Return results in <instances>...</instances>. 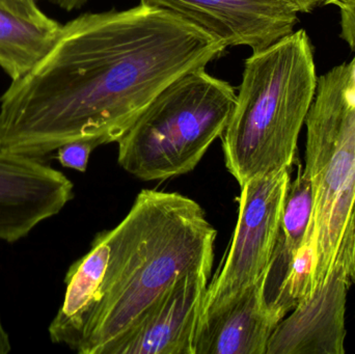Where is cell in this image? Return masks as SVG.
Listing matches in <instances>:
<instances>
[{
    "label": "cell",
    "mask_w": 355,
    "mask_h": 354,
    "mask_svg": "<svg viewBox=\"0 0 355 354\" xmlns=\"http://www.w3.org/2000/svg\"><path fill=\"white\" fill-rule=\"evenodd\" d=\"M225 45L162 8L87 12L0 98V149L44 159L78 139L116 143L166 87Z\"/></svg>",
    "instance_id": "1"
},
{
    "label": "cell",
    "mask_w": 355,
    "mask_h": 354,
    "mask_svg": "<svg viewBox=\"0 0 355 354\" xmlns=\"http://www.w3.org/2000/svg\"><path fill=\"white\" fill-rule=\"evenodd\" d=\"M217 231L178 193L143 191L126 218L99 233L66 278L69 348L107 354L186 274L212 272Z\"/></svg>",
    "instance_id": "2"
},
{
    "label": "cell",
    "mask_w": 355,
    "mask_h": 354,
    "mask_svg": "<svg viewBox=\"0 0 355 354\" xmlns=\"http://www.w3.org/2000/svg\"><path fill=\"white\" fill-rule=\"evenodd\" d=\"M314 52L304 29L252 52L221 135L225 168L240 187L289 168L316 94Z\"/></svg>",
    "instance_id": "3"
},
{
    "label": "cell",
    "mask_w": 355,
    "mask_h": 354,
    "mask_svg": "<svg viewBox=\"0 0 355 354\" xmlns=\"http://www.w3.org/2000/svg\"><path fill=\"white\" fill-rule=\"evenodd\" d=\"M347 64L318 78L306 116V168L314 193V289L336 266L355 285V106L345 95Z\"/></svg>",
    "instance_id": "4"
},
{
    "label": "cell",
    "mask_w": 355,
    "mask_h": 354,
    "mask_svg": "<svg viewBox=\"0 0 355 354\" xmlns=\"http://www.w3.org/2000/svg\"><path fill=\"white\" fill-rule=\"evenodd\" d=\"M235 100V87L205 68L186 73L156 96L116 141L119 164L144 181L188 174L223 135Z\"/></svg>",
    "instance_id": "5"
},
{
    "label": "cell",
    "mask_w": 355,
    "mask_h": 354,
    "mask_svg": "<svg viewBox=\"0 0 355 354\" xmlns=\"http://www.w3.org/2000/svg\"><path fill=\"white\" fill-rule=\"evenodd\" d=\"M290 182V170L285 168L241 186L233 240L223 267L207 288L202 313L237 297L266 274Z\"/></svg>",
    "instance_id": "6"
},
{
    "label": "cell",
    "mask_w": 355,
    "mask_h": 354,
    "mask_svg": "<svg viewBox=\"0 0 355 354\" xmlns=\"http://www.w3.org/2000/svg\"><path fill=\"white\" fill-rule=\"evenodd\" d=\"M206 31L225 47L265 49L293 33L298 22L290 0H141Z\"/></svg>",
    "instance_id": "7"
},
{
    "label": "cell",
    "mask_w": 355,
    "mask_h": 354,
    "mask_svg": "<svg viewBox=\"0 0 355 354\" xmlns=\"http://www.w3.org/2000/svg\"><path fill=\"white\" fill-rule=\"evenodd\" d=\"M73 183L44 159L0 149V239L15 243L60 213L73 199Z\"/></svg>",
    "instance_id": "8"
},
{
    "label": "cell",
    "mask_w": 355,
    "mask_h": 354,
    "mask_svg": "<svg viewBox=\"0 0 355 354\" xmlns=\"http://www.w3.org/2000/svg\"><path fill=\"white\" fill-rule=\"evenodd\" d=\"M210 276L194 272L177 281L107 354H194Z\"/></svg>",
    "instance_id": "9"
},
{
    "label": "cell",
    "mask_w": 355,
    "mask_h": 354,
    "mask_svg": "<svg viewBox=\"0 0 355 354\" xmlns=\"http://www.w3.org/2000/svg\"><path fill=\"white\" fill-rule=\"evenodd\" d=\"M352 281L339 266L300 301L271 335L266 354H343Z\"/></svg>",
    "instance_id": "10"
},
{
    "label": "cell",
    "mask_w": 355,
    "mask_h": 354,
    "mask_svg": "<svg viewBox=\"0 0 355 354\" xmlns=\"http://www.w3.org/2000/svg\"><path fill=\"white\" fill-rule=\"evenodd\" d=\"M264 278L202 314L194 354H266L281 320L265 303Z\"/></svg>",
    "instance_id": "11"
},
{
    "label": "cell",
    "mask_w": 355,
    "mask_h": 354,
    "mask_svg": "<svg viewBox=\"0 0 355 354\" xmlns=\"http://www.w3.org/2000/svg\"><path fill=\"white\" fill-rule=\"evenodd\" d=\"M60 28L37 0H0V68L12 80L24 76L51 48Z\"/></svg>",
    "instance_id": "12"
},
{
    "label": "cell",
    "mask_w": 355,
    "mask_h": 354,
    "mask_svg": "<svg viewBox=\"0 0 355 354\" xmlns=\"http://www.w3.org/2000/svg\"><path fill=\"white\" fill-rule=\"evenodd\" d=\"M313 211L312 182L300 168L297 177L290 182L288 188L279 235L264 278L265 303L277 318H279L277 306L284 285L296 254L304 245L309 230L313 226Z\"/></svg>",
    "instance_id": "13"
},
{
    "label": "cell",
    "mask_w": 355,
    "mask_h": 354,
    "mask_svg": "<svg viewBox=\"0 0 355 354\" xmlns=\"http://www.w3.org/2000/svg\"><path fill=\"white\" fill-rule=\"evenodd\" d=\"M101 145L97 139H78L71 141L58 149L56 159L64 168L85 172L93 150Z\"/></svg>",
    "instance_id": "14"
},
{
    "label": "cell",
    "mask_w": 355,
    "mask_h": 354,
    "mask_svg": "<svg viewBox=\"0 0 355 354\" xmlns=\"http://www.w3.org/2000/svg\"><path fill=\"white\" fill-rule=\"evenodd\" d=\"M334 6H337L340 10V35L355 52V0H336Z\"/></svg>",
    "instance_id": "15"
},
{
    "label": "cell",
    "mask_w": 355,
    "mask_h": 354,
    "mask_svg": "<svg viewBox=\"0 0 355 354\" xmlns=\"http://www.w3.org/2000/svg\"><path fill=\"white\" fill-rule=\"evenodd\" d=\"M345 95L348 101L355 106V57L347 64L346 73Z\"/></svg>",
    "instance_id": "16"
},
{
    "label": "cell",
    "mask_w": 355,
    "mask_h": 354,
    "mask_svg": "<svg viewBox=\"0 0 355 354\" xmlns=\"http://www.w3.org/2000/svg\"><path fill=\"white\" fill-rule=\"evenodd\" d=\"M300 12H311L315 8L335 3L336 0H290Z\"/></svg>",
    "instance_id": "17"
},
{
    "label": "cell",
    "mask_w": 355,
    "mask_h": 354,
    "mask_svg": "<svg viewBox=\"0 0 355 354\" xmlns=\"http://www.w3.org/2000/svg\"><path fill=\"white\" fill-rule=\"evenodd\" d=\"M46 1L55 4V6H60V8L67 10V12H72V10L83 8L89 0H46Z\"/></svg>",
    "instance_id": "18"
},
{
    "label": "cell",
    "mask_w": 355,
    "mask_h": 354,
    "mask_svg": "<svg viewBox=\"0 0 355 354\" xmlns=\"http://www.w3.org/2000/svg\"><path fill=\"white\" fill-rule=\"evenodd\" d=\"M10 351V342L8 333L4 330L0 319V354H6Z\"/></svg>",
    "instance_id": "19"
}]
</instances>
